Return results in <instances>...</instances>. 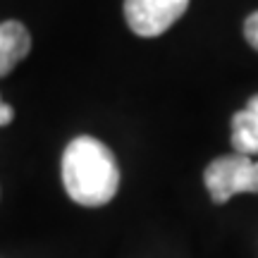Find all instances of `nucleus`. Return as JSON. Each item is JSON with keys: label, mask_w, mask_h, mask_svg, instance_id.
Listing matches in <instances>:
<instances>
[{"label": "nucleus", "mask_w": 258, "mask_h": 258, "mask_svg": "<svg viewBox=\"0 0 258 258\" xmlns=\"http://www.w3.org/2000/svg\"><path fill=\"white\" fill-rule=\"evenodd\" d=\"M232 146L241 156H258V93L232 115Z\"/></svg>", "instance_id": "5"}, {"label": "nucleus", "mask_w": 258, "mask_h": 258, "mask_svg": "<svg viewBox=\"0 0 258 258\" xmlns=\"http://www.w3.org/2000/svg\"><path fill=\"white\" fill-rule=\"evenodd\" d=\"M31 50V34L22 22L8 19L0 24V77H8Z\"/></svg>", "instance_id": "4"}, {"label": "nucleus", "mask_w": 258, "mask_h": 258, "mask_svg": "<svg viewBox=\"0 0 258 258\" xmlns=\"http://www.w3.org/2000/svg\"><path fill=\"white\" fill-rule=\"evenodd\" d=\"M12 120H15V110H12V105L3 103V98H0V127H8Z\"/></svg>", "instance_id": "7"}, {"label": "nucleus", "mask_w": 258, "mask_h": 258, "mask_svg": "<svg viewBox=\"0 0 258 258\" xmlns=\"http://www.w3.org/2000/svg\"><path fill=\"white\" fill-rule=\"evenodd\" d=\"M62 186L86 208L110 203L120 189V165L112 151L93 137L72 139L62 153Z\"/></svg>", "instance_id": "1"}, {"label": "nucleus", "mask_w": 258, "mask_h": 258, "mask_svg": "<svg viewBox=\"0 0 258 258\" xmlns=\"http://www.w3.org/2000/svg\"><path fill=\"white\" fill-rule=\"evenodd\" d=\"M244 38L249 41L253 50H258V10L244 19Z\"/></svg>", "instance_id": "6"}, {"label": "nucleus", "mask_w": 258, "mask_h": 258, "mask_svg": "<svg viewBox=\"0 0 258 258\" xmlns=\"http://www.w3.org/2000/svg\"><path fill=\"white\" fill-rule=\"evenodd\" d=\"M189 8V0H124L129 29L144 38L165 34Z\"/></svg>", "instance_id": "3"}, {"label": "nucleus", "mask_w": 258, "mask_h": 258, "mask_svg": "<svg viewBox=\"0 0 258 258\" xmlns=\"http://www.w3.org/2000/svg\"><path fill=\"white\" fill-rule=\"evenodd\" d=\"M213 203H227L237 194H258V160L241 153L215 158L203 172Z\"/></svg>", "instance_id": "2"}]
</instances>
